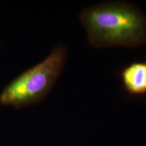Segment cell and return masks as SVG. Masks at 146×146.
<instances>
[{"instance_id": "1", "label": "cell", "mask_w": 146, "mask_h": 146, "mask_svg": "<svg viewBox=\"0 0 146 146\" xmlns=\"http://www.w3.org/2000/svg\"><path fill=\"white\" fill-rule=\"evenodd\" d=\"M79 18L93 47H136L146 43V16L133 3H97L83 9Z\"/></svg>"}, {"instance_id": "3", "label": "cell", "mask_w": 146, "mask_h": 146, "mask_svg": "<svg viewBox=\"0 0 146 146\" xmlns=\"http://www.w3.org/2000/svg\"><path fill=\"white\" fill-rule=\"evenodd\" d=\"M123 87L131 96L146 95V61L133 62L120 72Z\"/></svg>"}, {"instance_id": "2", "label": "cell", "mask_w": 146, "mask_h": 146, "mask_svg": "<svg viewBox=\"0 0 146 146\" xmlns=\"http://www.w3.org/2000/svg\"><path fill=\"white\" fill-rule=\"evenodd\" d=\"M67 58L66 47H54L44 60L5 85L0 93V105L21 109L41 103L61 76Z\"/></svg>"}]
</instances>
